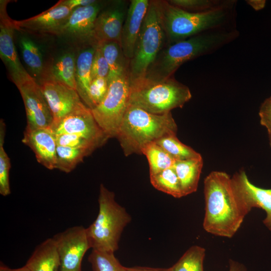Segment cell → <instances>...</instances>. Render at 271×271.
I'll use <instances>...</instances> for the list:
<instances>
[{
    "mask_svg": "<svg viewBox=\"0 0 271 271\" xmlns=\"http://www.w3.org/2000/svg\"><path fill=\"white\" fill-rule=\"evenodd\" d=\"M205 215L203 226L208 233L231 238L250 212L236 192L231 177L214 171L204 180Z\"/></svg>",
    "mask_w": 271,
    "mask_h": 271,
    "instance_id": "6da1fadb",
    "label": "cell"
},
{
    "mask_svg": "<svg viewBox=\"0 0 271 271\" xmlns=\"http://www.w3.org/2000/svg\"><path fill=\"white\" fill-rule=\"evenodd\" d=\"M239 35L236 27L214 29L166 45L148 69L144 79L157 81L171 77L185 62L216 52L235 40Z\"/></svg>",
    "mask_w": 271,
    "mask_h": 271,
    "instance_id": "7a4b0ae2",
    "label": "cell"
},
{
    "mask_svg": "<svg viewBox=\"0 0 271 271\" xmlns=\"http://www.w3.org/2000/svg\"><path fill=\"white\" fill-rule=\"evenodd\" d=\"M161 14L167 45L203 32L236 27L237 1L223 7L202 13L190 12L161 1Z\"/></svg>",
    "mask_w": 271,
    "mask_h": 271,
    "instance_id": "3957f363",
    "label": "cell"
},
{
    "mask_svg": "<svg viewBox=\"0 0 271 271\" xmlns=\"http://www.w3.org/2000/svg\"><path fill=\"white\" fill-rule=\"evenodd\" d=\"M177 124L171 112L157 114L128 105L118 129V139L126 156L142 154L147 145L162 137L176 134Z\"/></svg>",
    "mask_w": 271,
    "mask_h": 271,
    "instance_id": "277c9868",
    "label": "cell"
},
{
    "mask_svg": "<svg viewBox=\"0 0 271 271\" xmlns=\"http://www.w3.org/2000/svg\"><path fill=\"white\" fill-rule=\"evenodd\" d=\"M99 210L96 218L86 228L91 248L114 252L121 234L131 221L130 215L115 199V195L103 184L99 187Z\"/></svg>",
    "mask_w": 271,
    "mask_h": 271,
    "instance_id": "5b68a950",
    "label": "cell"
},
{
    "mask_svg": "<svg viewBox=\"0 0 271 271\" xmlns=\"http://www.w3.org/2000/svg\"><path fill=\"white\" fill-rule=\"evenodd\" d=\"M167 45L160 1H151L137 42L133 56L129 60L130 85L143 80L161 50Z\"/></svg>",
    "mask_w": 271,
    "mask_h": 271,
    "instance_id": "8992f818",
    "label": "cell"
},
{
    "mask_svg": "<svg viewBox=\"0 0 271 271\" xmlns=\"http://www.w3.org/2000/svg\"><path fill=\"white\" fill-rule=\"evenodd\" d=\"M191 98L189 87L173 77L157 81L143 79L130 85L128 105L162 114L182 107Z\"/></svg>",
    "mask_w": 271,
    "mask_h": 271,
    "instance_id": "52a82bcc",
    "label": "cell"
},
{
    "mask_svg": "<svg viewBox=\"0 0 271 271\" xmlns=\"http://www.w3.org/2000/svg\"><path fill=\"white\" fill-rule=\"evenodd\" d=\"M130 83L128 70L108 83L103 100L91 109L96 121L109 139L116 137L129 104Z\"/></svg>",
    "mask_w": 271,
    "mask_h": 271,
    "instance_id": "ba28073f",
    "label": "cell"
},
{
    "mask_svg": "<svg viewBox=\"0 0 271 271\" xmlns=\"http://www.w3.org/2000/svg\"><path fill=\"white\" fill-rule=\"evenodd\" d=\"M52 238L60 258V271H82V259L91 248L86 228L73 226L57 233Z\"/></svg>",
    "mask_w": 271,
    "mask_h": 271,
    "instance_id": "9c48e42d",
    "label": "cell"
},
{
    "mask_svg": "<svg viewBox=\"0 0 271 271\" xmlns=\"http://www.w3.org/2000/svg\"><path fill=\"white\" fill-rule=\"evenodd\" d=\"M38 84L53 117L52 125L69 113L86 105L76 89L60 81L49 78Z\"/></svg>",
    "mask_w": 271,
    "mask_h": 271,
    "instance_id": "30bf717a",
    "label": "cell"
},
{
    "mask_svg": "<svg viewBox=\"0 0 271 271\" xmlns=\"http://www.w3.org/2000/svg\"><path fill=\"white\" fill-rule=\"evenodd\" d=\"M25 105L27 127L50 129L53 117L48 103L36 80L32 77L16 85Z\"/></svg>",
    "mask_w": 271,
    "mask_h": 271,
    "instance_id": "8fae6325",
    "label": "cell"
},
{
    "mask_svg": "<svg viewBox=\"0 0 271 271\" xmlns=\"http://www.w3.org/2000/svg\"><path fill=\"white\" fill-rule=\"evenodd\" d=\"M49 129L54 135L77 134L101 146L109 139L96 121L91 109L86 105L67 115Z\"/></svg>",
    "mask_w": 271,
    "mask_h": 271,
    "instance_id": "7c38bea8",
    "label": "cell"
},
{
    "mask_svg": "<svg viewBox=\"0 0 271 271\" xmlns=\"http://www.w3.org/2000/svg\"><path fill=\"white\" fill-rule=\"evenodd\" d=\"M102 6L97 1L93 5L73 10L58 35L86 44H97L94 37L95 23Z\"/></svg>",
    "mask_w": 271,
    "mask_h": 271,
    "instance_id": "4fadbf2b",
    "label": "cell"
},
{
    "mask_svg": "<svg viewBox=\"0 0 271 271\" xmlns=\"http://www.w3.org/2000/svg\"><path fill=\"white\" fill-rule=\"evenodd\" d=\"M6 5H1L0 56L8 68L11 79L17 85L32 76L23 66L14 41L15 28L13 20L6 11Z\"/></svg>",
    "mask_w": 271,
    "mask_h": 271,
    "instance_id": "5bb4252c",
    "label": "cell"
},
{
    "mask_svg": "<svg viewBox=\"0 0 271 271\" xmlns=\"http://www.w3.org/2000/svg\"><path fill=\"white\" fill-rule=\"evenodd\" d=\"M72 11L62 1L48 10L34 17L21 20H13L15 29L23 32L58 35Z\"/></svg>",
    "mask_w": 271,
    "mask_h": 271,
    "instance_id": "9a60e30c",
    "label": "cell"
},
{
    "mask_svg": "<svg viewBox=\"0 0 271 271\" xmlns=\"http://www.w3.org/2000/svg\"><path fill=\"white\" fill-rule=\"evenodd\" d=\"M128 5L125 1H115L99 13L95 23L94 37L97 43L120 42V37Z\"/></svg>",
    "mask_w": 271,
    "mask_h": 271,
    "instance_id": "2e32d148",
    "label": "cell"
},
{
    "mask_svg": "<svg viewBox=\"0 0 271 271\" xmlns=\"http://www.w3.org/2000/svg\"><path fill=\"white\" fill-rule=\"evenodd\" d=\"M231 179L236 192L250 211L255 207L265 211L266 217L263 223L271 231V189L253 184L243 170L235 173Z\"/></svg>",
    "mask_w": 271,
    "mask_h": 271,
    "instance_id": "e0dca14e",
    "label": "cell"
},
{
    "mask_svg": "<svg viewBox=\"0 0 271 271\" xmlns=\"http://www.w3.org/2000/svg\"><path fill=\"white\" fill-rule=\"evenodd\" d=\"M149 4L150 1L148 0H132L128 5L120 43L123 54L129 60L133 56L138 38Z\"/></svg>",
    "mask_w": 271,
    "mask_h": 271,
    "instance_id": "ac0fdd59",
    "label": "cell"
},
{
    "mask_svg": "<svg viewBox=\"0 0 271 271\" xmlns=\"http://www.w3.org/2000/svg\"><path fill=\"white\" fill-rule=\"evenodd\" d=\"M22 141L33 151L38 162L48 169H56L57 145L50 129L26 127Z\"/></svg>",
    "mask_w": 271,
    "mask_h": 271,
    "instance_id": "d6986e66",
    "label": "cell"
},
{
    "mask_svg": "<svg viewBox=\"0 0 271 271\" xmlns=\"http://www.w3.org/2000/svg\"><path fill=\"white\" fill-rule=\"evenodd\" d=\"M97 44L86 45L77 55L75 71L76 90L83 102L90 109L89 87L92 81L91 64Z\"/></svg>",
    "mask_w": 271,
    "mask_h": 271,
    "instance_id": "ffe728a7",
    "label": "cell"
},
{
    "mask_svg": "<svg viewBox=\"0 0 271 271\" xmlns=\"http://www.w3.org/2000/svg\"><path fill=\"white\" fill-rule=\"evenodd\" d=\"M19 46L23 59L31 71L32 76L38 83L45 79L48 66L45 64L40 47L32 39L22 34L19 38Z\"/></svg>",
    "mask_w": 271,
    "mask_h": 271,
    "instance_id": "44dd1931",
    "label": "cell"
},
{
    "mask_svg": "<svg viewBox=\"0 0 271 271\" xmlns=\"http://www.w3.org/2000/svg\"><path fill=\"white\" fill-rule=\"evenodd\" d=\"M25 265L30 271H60V258L52 237L36 247Z\"/></svg>",
    "mask_w": 271,
    "mask_h": 271,
    "instance_id": "7402d4cb",
    "label": "cell"
},
{
    "mask_svg": "<svg viewBox=\"0 0 271 271\" xmlns=\"http://www.w3.org/2000/svg\"><path fill=\"white\" fill-rule=\"evenodd\" d=\"M203 166L202 157L176 161L173 168L179 180L184 196L197 191Z\"/></svg>",
    "mask_w": 271,
    "mask_h": 271,
    "instance_id": "603a6c76",
    "label": "cell"
},
{
    "mask_svg": "<svg viewBox=\"0 0 271 271\" xmlns=\"http://www.w3.org/2000/svg\"><path fill=\"white\" fill-rule=\"evenodd\" d=\"M76 57L77 55L71 51L61 54L49 66L47 76L45 79L52 78L76 89Z\"/></svg>",
    "mask_w": 271,
    "mask_h": 271,
    "instance_id": "cb8c5ba5",
    "label": "cell"
},
{
    "mask_svg": "<svg viewBox=\"0 0 271 271\" xmlns=\"http://www.w3.org/2000/svg\"><path fill=\"white\" fill-rule=\"evenodd\" d=\"M109 67L108 83L128 70L129 60L123 54L120 43L116 41H105L97 43Z\"/></svg>",
    "mask_w": 271,
    "mask_h": 271,
    "instance_id": "d4e9b609",
    "label": "cell"
},
{
    "mask_svg": "<svg viewBox=\"0 0 271 271\" xmlns=\"http://www.w3.org/2000/svg\"><path fill=\"white\" fill-rule=\"evenodd\" d=\"M148 161L150 175L173 167L176 160L156 142L147 145L142 150Z\"/></svg>",
    "mask_w": 271,
    "mask_h": 271,
    "instance_id": "484cf974",
    "label": "cell"
},
{
    "mask_svg": "<svg viewBox=\"0 0 271 271\" xmlns=\"http://www.w3.org/2000/svg\"><path fill=\"white\" fill-rule=\"evenodd\" d=\"M150 182L156 189L175 198H180L184 196L179 180L173 167L150 175Z\"/></svg>",
    "mask_w": 271,
    "mask_h": 271,
    "instance_id": "4316f807",
    "label": "cell"
},
{
    "mask_svg": "<svg viewBox=\"0 0 271 271\" xmlns=\"http://www.w3.org/2000/svg\"><path fill=\"white\" fill-rule=\"evenodd\" d=\"M155 142L176 161H185L202 157L199 153L180 142L176 134L165 136Z\"/></svg>",
    "mask_w": 271,
    "mask_h": 271,
    "instance_id": "83f0119b",
    "label": "cell"
},
{
    "mask_svg": "<svg viewBox=\"0 0 271 271\" xmlns=\"http://www.w3.org/2000/svg\"><path fill=\"white\" fill-rule=\"evenodd\" d=\"M91 153L83 149L57 145L56 169L70 173Z\"/></svg>",
    "mask_w": 271,
    "mask_h": 271,
    "instance_id": "f1b7e54d",
    "label": "cell"
},
{
    "mask_svg": "<svg viewBox=\"0 0 271 271\" xmlns=\"http://www.w3.org/2000/svg\"><path fill=\"white\" fill-rule=\"evenodd\" d=\"M205 256L204 248L198 245L192 246L170 267V271H204Z\"/></svg>",
    "mask_w": 271,
    "mask_h": 271,
    "instance_id": "f546056e",
    "label": "cell"
},
{
    "mask_svg": "<svg viewBox=\"0 0 271 271\" xmlns=\"http://www.w3.org/2000/svg\"><path fill=\"white\" fill-rule=\"evenodd\" d=\"M114 252L92 249L88 257L93 271H126L116 258Z\"/></svg>",
    "mask_w": 271,
    "mask_h": 271,
    "instance_id": "4dcf8cb0",
    "label": "cell"
},
{
    "mask_svg": "<svg viewBox=\"0 0 271 271\" xmlns=\"http://www.w3.org/2000/svg\"><path fill=\"white\" fill-rule=\"evenodd\" d=\"M233 0H170L168 2L184 10L202 13L214 10L230 4Z\"/></svg>",
    "mask_w": 271,
    "mask_h": 271,
    "instance_id": "1f68e13d",
    "label": "cell"
},
{
    "mask_svg": "<svg viewBox=\"0 0 271 271\" xmlns=\"http://www.w3.org/2000/svg\"><path fill=\"white\" fill-rule=\"evenodd\" d=\"M5 127L3 120L1 119L0 122V194L4 196L11 194L9 181L11 162L4 148Z\"/></svg>",
    "mask_w": 271,
    "mask_h": 271,
    "instance_id": "d6a6232c",
    "label": "cell"
},
{
    "mask_svg": "<svg viewBox=\"0 0 271 271\" xmlns=\"http://www.w3.org/2000/svg\"><path fill=\"white\" fill-rule=\"evenodd\" d=\"M57 145L87 150L92 153L101 146L84 137L74 134L55 135Z\"/></svg>",
    "mask_w": 271,
    "mask_h": 271,
    "instance_id": "836d02e7",
    "label": "cell"
},
{
    "mask_svg": "<svg viewBox=\"0 0 271 271\" xmlns=\"http://www.w3.org/2000/svg\"><path fill=\"white\" fill-rule=\"evenodd\" d=\"M108 83L106 78H96L92 80L89 91V97L92 109L103 100L107 92Z\"/></svg>",
    "mask_w": 271,
    "mask_h": 271,
    "instance_id": "e575fe53",
    "label": "cell"
},
{
    "mask_svg": "<svg viewBox=\"0 0 271 271\" xmlns=\"http://www.w3.org/2000/svg\"><path fill=\"white\" fill-rule=\"evenodd\" d=\"M109 74L107 62L97 44L91 69L92 80L98 77L106 78Z\"/></svg>",
    "mask_w": 271,
    "mask_h": 271,
    "instance_id": "d590c367",
    "label": "cell"
},
{
    "mask_svg": "<svg viewBox=\"0 0 271 271\" xmlns=\"http://www.w3.org/2000/svg\"><path fill=\"white\" fill-rule=\"evenodd\" d=\"M258 115L260 124L266 128L268 134L271 133V96L261 104Z\"/></svg>",
    "mask_w": 271,
    "mask_h": 271,
    "instance_id": "8d00e7d4",
    "label": "cell"
},
{
    "mask_svg": "<svg viewBox=\"0 0 271 271\" xmlns=\"http://www.w3.org/2000/svg\"><path fill=\"white\" fill-rule=\"evenodd\" d=\"M97 1L95 0H64L63 3L67 6L71 11L83 7H86L93 5Z\"/></svg>",
    "mask_w": 271,
    "mask_h": 271,
    "instance_id": "74e56055",
    "label": "cell"
},
{
    "mask_svg": "<svg viewBox=\"0 0 271 271\" xmlns=\"http://www.w3.org/2000/svg\"><path fill=\"white\" fill-rule=\"evenodd\" d=\"M246 2L248 5L256 11L263 9L266 3L265 0H248L246 1Z\"/></svg>",
    "mask_w": 271,
    "mask_h": 271,
    "instance_id": "f35d334b",
    "label": "cell"
},
{
    "mask_svg": "<svg viewBox=\"0 0 271 271\" xmlns=\"http://www.w3.org/2000/svg\"><path fill=\"white\" fill-rule=\"evenodd\" d=\"M126 271H170V268H153L136 266L133 267H127Z\"/></svg>",
    "mask_w": 271,
    "mask_h": 271,
    "instance_id": "ab89813d",
    "label": "cell"
},
{
    "mask_svg": "<svg viewBox=\"0 0 271 271\" xmlns=\"http://www.w3.org/2000/svg\"><path fill=\"white\" fill-rule=\"evenodd\" d=\"M229 271H247L245 266L233 260H229Z\"/></svg>",
    "mask_w": 271,
    "mask_h": 271,
    "instance_id": "60d3db41",
    "label": "cell"
},
{
    "mask_svg": "<svg viewBox=\"0 0 271 271\" xmlns=\"http://www.w3.org/2000/svg\"><path fill=\"white\" fill-rule=\"evenodd\" d=\"M0 271H30L28 267L25 265L23 267L17 268H11L3 262H1Z\"/></svg>",
    "mask_w": 271,
    "mask_h": 271,
    "instance_id": "b9f144b4",
    "label": "cell"
},
{
    "mask_svg": "<svg viewBox=\"0 0 271 271\" xmlns=\"http://www.w3.org/2000/svg\"><path fill=\"white\" fill-rule=\"evenodd\" d=\"M268 139H269V144L271 148V133H268Z\"/></svg>",
    "mask_w": 271,
    "mask_h": 271,
    "instance_id": "7bdbcfd3",
    "label": "cell"
}]
</instances>
